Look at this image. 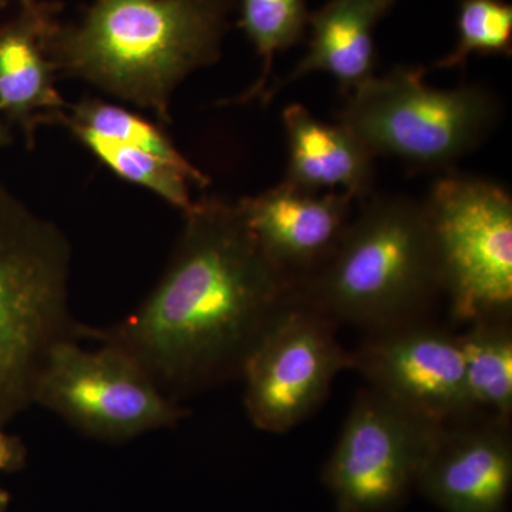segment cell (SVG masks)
<instances>
[{
  "label": "cell",
  "mask_w": 512,
  "mask_h": 512,
  "mask_svg": "<svg viewBox=\"0 0 512 512\" xmlns=\"http://www.w3.org/2000/svg\"><path fill=\"white\" fill-rule=\"evenodd\" d=\"M183 215L153 291L120 322L87 330V339L133 357L177 403L239 379L256 340L296 289L237 202L204 197Z\"/></svg>",
  "instance_id": "6da1fadb"
},
{
  "label": "cell",
  "mask_w": 512,
  "mask_h": 512,
  "mask_svg": "<svg viewBox=\"0 0 512 512\" xmlns=\"http://www.w3.org/2000/svg\"><path fill=\"white\" fill-rule=\"evenodd\" d=\"M237 0H94L80 22L55 23L56 73L99 87L171 123V97L221 57Z\"/></svg>",
  "instance_id": "7a4b0ae2"
},
{
  "label": "cell",
  "mask_w": 512,
  "mask_h": 512,
  "mask_svg": "<svg viewBox=\"0 0 512 512\" xmlns=\"http://www.w3.org/2000/svg\"><path fill=\"white\" fill-rule=\"evenodd\" d=\"M296 292L366 333L424 319L443 291L423 202L376 192L359 201L335 251Z\"/></svg>",
  "instance_id": "3957f363"
},
{
  "label": "cell",
  "mask_w": 512,
  "mask_h": 512,
  "mask_svg": "<svg viewBox=\"0 0 512 512\" xmlns=\"http://www.w3.org/2000/svg\"><path fill=\"white\" fill-rule=\"evenodd\" d=\"M72 245L62 228L0 185V424L33 406L57 343L87 339L72 315Z\"/></svg>",
  "instance_id": "277c9868"
},
{
  "label": "cell",
  "mask_w": 512,
  "mask_h": 512,
  "mask_svg": "<svg viewBox=\"0 0 512 512\" xmlns=\"http://www.w3.org/2000/svg\"><path fill=\"white\" fill-rule=\"evenodd\" d=\"M426 67L397 66L346 96L336 121L373 156L399 158L419 170L450 168L480 146L497 117L493 94L480 86L439 90Z\"/></svg>",
  "instance_id": "5b68a950"
},
{
  "label": "cell",
  "mask_w": 512,
  "mask_h": 512,
  "mask_svg": "<svg viewBox=\"0 0 512 512\" xmlns=\"http://www.w3.org/2000/svg\"><path fill=\"white\" fill-rule=\"evenodd\" d=\"M423 204L454 322L511 318L510 194L490 181L446 174Z\"/></svg>",
  "instance_id": "8992f818"
},
{
  "label": "cell",
  "mask_w": 512,
  "mask_h": 512,
  "mask_svg": "<svg viewBox=\"0 0 512 512\" xmlns=\"http://www.w3.org/2000/svg\"><path fill=\"white\" fill-rule=\"evenodd\" d=\"M57 343L37 379L33 406L56 414L83 436L127 441L173 429L187 416L168 399L133 357L106 342Z\"/></svg>",
  "instance_id": "52a82bcc"
},
{
  "label": "cell",
  "mask_w": 512,
  "mask_h": 512,
  "mask_svg": "<svg viewBox=\"0 0 512 512\" xmlns=\"http://www.w3.org/2000/svg\"><path fill=\"white\" fill-rule=\"evenodd\" d=\"M338 326L296 289L269 320L239 375L256 429L292 430L328 399L339 373L352 369V353L336 336Z\"/></svg>",
  "instance_id": "ba28073f"
},
{
  "label": "cell",
  "mask_w": 512,
  "mask_h": 512,
  "mask_svg": "<svg viewBox=\"0 0 512 512\" xmlns=\"http://www.w3.org/2000/svg\"><path fill=\"white\" fill-rule=\"evenodd\" d=\"M440 424L372 387L357 394L323 467L336 512H396L416 491Z\"/></svg>",
  "instance_id": "9c48e42d"
},
{
  "label": "cell",
  "mask_w": 512,
  "mask_h": 512,
  "mask_svg": "<svg viewBox=\"0 0 512 512\" xmlns=\"http://www.w3.org/2000/svg\"><path fill=\"white\" fill-rule=\"evenodd\" d=\"M350 353L369 387L424 419L447 426L476 416L457 333L417 319L367 332Z\"/></svg>",
  "instance_id": "30bf717a"
},
{
  "label": "cell",
  "mask_w": 512,
  "mask_h": 512,
  "mask_svg": "<svg viewBox=\"0 0 512 512\" xmlns=\"http://www.w3.org/2000/svg\"><path fill=\"white\" fill-rule=\"evenodd\" d=\"M416 491L444 512H508L511 421L471 416L441 426Z\"/></svg>",
  "instance_id": "8fae6325"
},
{
  "label": "cell",
  "mask_w": 512,
  "mask_h": 512,
  "mask_svg": "<svg viewBox=\"0 0 512 512\" xmlns=\"http://www.w3.org/2000/svg\"><path fill=\"white\" fill-rule=\"evenodd\" d=\"M346 192H308L282 181L237 202L248 228L296 285L328 261L353 215Z\"/></svg>",
  "instance_id": "7c38bea8"
},
{
  "label": "cell",
  "mask_w": 512,
  "mask_h": 512,
  "mask_svg": "<svg viewBox=\"0 0 512 512\" xmlns=\"http://www.w3.org/2000/svg\"><path fill=\"white\" fill-rule=\"evenodd\" d=\"M59 6L37 2L0 29V113L25 131L33 146L36 128L63 124L70 104L56 87V69L47 53V36Z\"/></svg>",
  "instance_id": "4fadbf2b"
},
{
  "label": "cell",
  "mask_w": 512,
  "mask_h": 512,
  "mask_svg": "<svg viewBox=\"0 0 512 512\" xmlns=\"http://www.w3.org/2000/svg\"><path fill=\"white\" fill-rule=\"evenodd\" d=\"M394 3L396 0H329L311 13L308 52L284 82L265 93L264 101L311 73L330 74L345 97L372 79L377 63L373 32Z\"/></svg>",
  "instance_id": "5bb4252c"
},
{
  "label": "cell",
  "mask_w": 512,
  "mask_h": 512,
  "mask_svg": "<svg viewBox=\"0 0 512 512\" xmlns=\"http://www.w3.org/2000/svg\"><path fill=\"white\" fill-rule=\"evenodd\" d=\"M289 163L285 183L308 192L340 191L356 202L373 192L375 156L342 124L316 119L301 106L284 110Z\"/></svg>",
  "instance_id": "9a60e30c"
},
{
  "label": "cell",
  "mask_w": 512,
  "mask_h": 512,
  "mask_svg": "<svg viewBox=\"0 0 512 512\" xmlns=\"http://www.w3.org/2000/svg\"><path fill=\"white\" fill-rule=\"evenodd\" d=\"M461 333L468 397L476 416L511 421V318H485Z\"/></svg>",
  "instance_id": "2e32d148"
},
{
  "label": "cell",
  "mask_w": 512,
  "mask_h": 512,
  "mask_svg": "<svg viewBox=\"0 0 512 512\" xmlns=\"http://www.w3.org/2000/svg\"><path fill=\"white\" fill-rule=\"evenodd\" d=\"M69 123L168 161L183 171L191 184L197 187L205 188L211 183L210 178L200 168L195 167L181 154L161 128L123 107L99 99H83L80 103L70 104L66 126Z\"/></svg>",
  "instance_id": "e0dca14e"
},
{
  "label": "cell",
  "mask_w": 512,
  "mask_h": 512,
  "mask_svg": "<svg viewBox=\"0 0 512 512\" xmlns=\"http://www.w3.org/2000/svg\"><path fill=\"white\" fill-rule=\"evenodd\" d=\"M309 16L306 0H242L238 26L261 57L262 74L251 89L235 99L237 103L264 96L276 53L305 39Z\"/></svg>",
  "instance_id": "ac0fdd59"
},
{
  "label": "cell",
  "mask_w": 512,
  "mask_h": 512,
  "mask_svg": "<svg viewBox=\"0 0 512 512\" xmlns=\"http://www.w3.org/2000/svg\"><path fill=\"white\" fill-rule=\"evenodd\" d=\"M67 127L87 150L92 151L101 163L107 165L123 180L154 192L181 212L191 207L192 200L188 188L191 181L175 165L140 148L126 146L119 141L99 136L77 124L69 123Z\"/></svg>",
  "instance_id": "d6986e66"
},
{
  "label": "cell",
  "mask_w": 512,
  "mask_h": 512,
  "mask_svg": "<svg viewBox=\"0 0 512 512\" xmlns=\"http://www.w3.org/2000/svg\"><path fill=\"white\" fill-rule=\"evenodd\" d=\"M457 33L453 52L434 64V69L464 67L471 55L510 57L512 6L504 0H460Z\"/></svg>",
  "instance_id": "ffe728a7"
},
{
  "label": "cell",
  "mask_w": 512,
  "mask_h": 512,
  "mask_svg": "<svg viewBox=\"0 0 512 512\" xmlns=\"http://www.w3.org/2000/svg\"><path fill=\"white\" fill-rule=\"evenodd\" d=\"M28 458L23 441L12 434L6 433L5 426L0 424V471L15 473L22 470Z\"/></svg>",
  "instance_id": "44dd1931"
},
{
  "label": "cell",
  "mask_w": 512,
  "mask_h": 512,
  "mask_svg": "<svg viewBox=\"0 0 512 512\" xmlns=\"http://www.w3.org/2000/svg\"><path fill=\"white\" fill-rule=\"evenodd\" d=\"M10 143V133L8 127L0 121V147L8 146Z\"/></svg>",
  "instance_id": "7402d4cb"
},
{
  "label": "cell",
  "mask_w": 512,
  "mask_h": 512,
  "mask_svg": "<svg viewBox=\"0 0 512 512\" xmlns=\"http://www.w3.org/2000/svg\"><path fill=\"white\" fill-rule=\"evenodd\" d=\"M9 503H10L9 494L6 493L5 490H2V488H0V512L8 511Z\"/></svg>",
  "instance_id": "603a6c76"
},
{
  "label": "cell",
  "mask_w": 512,
  "mask_h": 512,
  "mask_svg": "<svg viewBox=\"0 0 512 512\" xmlns=\"http://www.w3.org/2000/svg\"><path fill=\"white\" fill-rule=\"evenodd\" d=\"M10 0H0V10L6 8L9 5ZM39 2V0H19L20 6L25 8V6H33L35 3Z\"/></svg>",
  "instance_id": "cb8c5ba5"
}]
</instances>
